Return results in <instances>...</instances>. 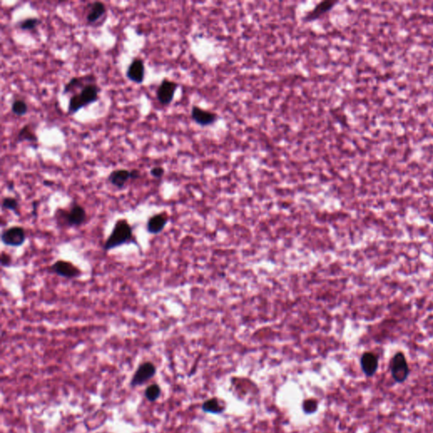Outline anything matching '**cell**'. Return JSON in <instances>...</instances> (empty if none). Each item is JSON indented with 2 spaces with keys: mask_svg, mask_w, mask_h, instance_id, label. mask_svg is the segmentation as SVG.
<instances>
[{
  "mask_svg": "<svg viewBox=\"0 0 433 433\" xmlns=\"http://www.w3.org/2000/svg\"><path fill=\"white\" fill-rule=\"evenodd\" d=\"M389 369L392 379L395 383L404 384V382L407 381L410 369L407 359L403 352H397L392 356L390 360Z\"/></svg>",
  "mask_w": 433,
  "mask_h": 433,
  "instance_id": "cell-4",
  "label": "cell"
},
{
  "mask_svg": "<svg viewBox=\"0 0 433 433\" xmlns=\"http://www.w3.org/2000/svg\"><path fill=\"white\" fill-rule=\"evenodd\" d=\"M26 234L21 226H12L3 230L1 241L3 244L11 247H20L26 242Z\"/></svg>",
  "mask_w": 433,
  "mask_h": 433,
  "instance_id": "cell-6",
  "label": "cell"
},
{
  "mask_svg": "<svg viewBox=\"0 0 433 433\" xmlns=\"http://www.w3.org/2000/svg\"><path fill=\"white\" fill-rule=\"evenodd\" d=\"M56 221L67 227H79L87 220V212L83 206L78 203L72 204L69 210L58 208L56 211Z\"/></svg>",
  "mask_w": 433,
  "mask_h": 433,
  "instance_id": "cell-3",
  "label": "cell"
},
{
  "mask_svg": "<svg viewBox=\"0 0 433 433\" xmlns=\"http://www.w3.org/2000/svg\"><path fill=\"white\" fill-rule=\"evenodd\" d=\"M161 396V387L158 384H151L145 390V397L149 402L157 401Z\"/></svg>",
  "mask_w": 433,
  "mask_h": 433,
  "instance_id": "cell-19",
  "label": "cell"
},
{
  "mask_svg": "<svg viewBox=\"0 0 433 433\" xmlns=\"http://www.w3.org/2000/svg\"><path fill=\"white\" fill-rule=\"evenodd\" d=\"M131 179V171L126 169H118L112 172L108 178L109 183L118 189H122Z\"/></svg>",
  "mask_w": 433,
  "mask_h": 433,
  "instance_id": "cell-14",
  "label": "cell"
},
{
  "mask_svg": "<svg viewBox=\"0 0 433 433\" xmlns=\"http://www.w3.org/2000/svg\"><path fill=\"white\" fill-rule=\"evenodd\" d=\"M133 229L125 218L118 219L114 224V229L103 244V250H113L123 244L135 243Z\"/></svg>",
  "mask_w": 433,
  "mask_h": 433,
  "instance_id": "cell-1",
  "label": "cell"
},
{
  "mask_svg": "<svg viewBox=\"0 0 433 433\" xmlns=\"http://www.w3.org/2000/svg\"><path fill=\"white\" fill-rule=\"evenodd\" d=\"M150 174L152 177L156 178V179H161L164 175V169L162 167H153L151 169Z\"/></svg>",
  "mask_w": 433,
  "mask_h": 433,
  "instance_id": "cell-25",
  "label": "cell"
},
{
  "mask_svg": "<svg viewBox=\"0 0 433 433\" xmlns=\"http://www.w3.org/2000/svg\"><path fill=\"white\" fill-rule=\"evenodd\" d=\"M141 172L138 169H133L131 171V180H137L141 178Z\"/></svg>",
  "mask_w": 433,
  "mask_h": 433,
  "instance_id": "cell-26",
  "label": "cell"
},
{
  "mask_svg": "<svg viewBox=\"0 0 433 433\" xmlns=\"http://www.w3.org/2000/svg\"><path fill=\"white\" fill-rule=\"evenodd\" d=\"M302 409L303 411H304L305 414H308V415L314 414V413L317 411V409H318V402H317V399H315V398L305 399V400H304V402H303Z\"/></svg>",
  "mask_w": 433,
  "mask_h": 433,
  "instance_id": "cell-23",
  "label": "cell"
},
{
  "mask_svg": "<svg viewBox=\"0 0 433 433\" xmlns=\"http://www.w3.org/2000/svg\"><path fill=\"white\" fill-rule=\"evenodd\" d=\"M361 371L366 378H372L378 372L379 360L378 355L372 352H364L360 359Z\"/></svg>",
  "mask_w": 433,
  "mask_h": 433,
  "instance_id": "cell-9",
  "label": "cell"
},
{
  "mask_svg": "<svg viewBox=\"0 0 433 433\" xmlns=\"http://www.w3.org/2000/svg\"><path fill=\"white\" fill-rule=\"evenodd\" d=\"M192 118L197 125L201 126H209L215 124L218 119V114L212 111L206 110L198 106H193L191 113Z\"/></svg>",
  "mask_w": 433,
  "mask_h": 433,
  "instance_id": "cell-10",
  "label": "cell"
},
{
  "mask_svg": "<svg viewBox=\"0 0 433 433\" xmlns=\"http://www.w3.org/2000/svg\"><path fill=\"white\" fill-rule=\"evenodd\" d=\"M156 373L157 367L151 361H145L144 363L141 364L131 378V387L142 386L146 382L151 380V378H154Z\"/></svg>",
  "mask_w": 433,
  "mask_h": 433,
  "instance_id": "cell-5",
  "label": "cell"
},
{
  "mask_svg": "<svg viewBox=\"0 0 433 433\" xmlns=\"http://www.w3.org/2000/svg\"><path fill=\"white\" fill-rule=\"evenodd\" d=\"M90 10L87 15V21L89 24H94L106 13V6L101 2H95L89 5Z\"/></svg>",
  "mask_w": 433,
  "mask_h": 433,
  "instance_id": "cell-16",
  "label": "cell"
},
{
  "mask_svg": "<svg viewBox=\"0 0 433 433\" xmlns=\"http://www.w3.org/2000/svg\"><path fill=\"white\" fill-rule=\"evenodd\" d=\"M19 207H20L19 201L15 197L7 196V197L3 198V201H2V208L3 209L9 210V211L15 212V215L20 216Z\"/></svg>",
  "mask_w": 433,
  "mask_h": 433,
  "instance_id": "cell-20",
  "label": "cell"
},
{
  "mask_svg": "<svg viewBox=\"0 0 433 433\" xmlns=\"http://www.w3.org/2000/svg\"><path fill=\"white\" fill-rule=\"evenodd\" d=\"M201 410H203L205 413L218 415V414L224 412V410H226V406L221 398L219 399L217 397H214V398H209L204 402L201 405Z\"/></svg>",
  "mask_w": 433,
  "mask_h": 433,
  "instance_id": "cell-15",
  "label": "cell"
},
{
  "mask_svg": "<svg viewBox=\"0 0 433 433\" xmlns=\"http://www.w3.org/2000/svg\"><path fill=\"white\" fill-rule=\"evenodd\" d=\"M41 23L38 18H28L18 23V27L23 31H32Z\"/></svg>",
  "mask_w": 433,
  "mask_h": 433,
  "instance_id": "cell-22",
  "label": "cell"
},
{
  "mask_svg": "<svg viewBox=\"0 0 433 433\" xmlns=\"http://www.w3.org/2000/svg\"><path fill=\"white\" fill-rule=\"evenodd\" d=\"M38 137L35 132L29 125H26L21 129L18 133V141L19 142H30V143H38Z\"/></svg>",
  "mask_w": 433,
  "mask_h": 433,
  "instance_id": "cell-18",
  "label": "cell"
},
{
  "mask_svg": "<svg viewBox=\"0 0 433 433\" xmlns=\"http://www.w3.org/2000/svg\"><path fill=\"white\" fill-rule=\"evenodd\" d=\"M178 84L176 82L164 79L161 82L157 90V98L158 102L163 105L171 103L175 97V92L177 90Z\"/></svg>",
  "mask_w": 433,
  "mask_h": 433,
  "instance_id": "cell-8",
  "label": "cell"
},
{
  "mask_svg": "<svg viewBox=\"0 0 433 433\" xmlns=\"http://www.w3.org/2000/svg\"><path fill=\"white\" fill-rule=\"evenodd\" d=\"M338 3L337 1L335 0H325L322 1L320 3H317V5L315 6L313 9H311V11L308 12L305 17L303 18L304 21L306 22H311L314 21L320 17H322L323 15H325L329 11H331L332 9L335 8V6Z\"/></svg>",
  "mask_w": 433,
  "mask_h": 433,
  "instance_id": "cell-11",
  "label": "cell"
},
{
  "mask_svg": "<svg viewBox=\"0 0 433 433\" xmlns=\"http://www.w3.org/2000/svg\"><path fill=\"white\" fill-rule=\"evenodd\" d=\"M11 110L13 114H15L17 116H23L27 113L28 111V107L26 102H24L23 100H15L12 102Z\"/></svg>",
  "mask_w": 433,
  "mask_h": 433,
  "instance_id": "cell-21",
  "label": "cell"
},
{
  "mask_svg": "<svg viewBox=\"0 0 433 433\" xmlns=\"http://www.w3.org/2000/svg\"><path fill=\"white\" fill-rule=\"evenodd\" d=\"M100 92L101 89L96 83L90 82L86 85L80 93L74 94L70 97L68 106V114L72 115L88 105L96 102L98 100Z\"/></svg>",
  "mask_w": 433,
  "mask_h": 433,
  "instance_id": "cell-2",
  "label": "cell"
},
{
  "mask_svg": "<svg viewBox=\"0 0 433 433\" xmlns=\"http://www.w3.org/2000/svg\"><path fill=\"white\" fill-rule=\"evenodd\" d=\"M95 80L93 76H87L84 77H73L70 82H68L67 84L64 86V94L70 93L71 91L77 89V88H84L86 85L93 82Z\"/></svg>",
  "mask_w": 433,
  "mask_h": 433,
  "instance_id": "cell-17",
  "label": "cell"
},
{
  "mask_svg": "<svg viewBox=\"0 0 433 433\" xmlns=\"http://www.w3.org/2000/svg\"><path fill=\"white\" fill-rule=\"evenodd\" d=\"M126 76L131 82L137 84L143 83L145 78V65L143 59L139 58H134L128 67Z\"/></svg>",
  "mask_w": 433,
  "mask_h": 433,
  "instance_id": "cell-12",
  "label": "cell"
},
{
  "mask_svg": "<svg viewBox=\"0 0 433 433\" xmlns=\"http://www.w3.org/2000/svg\"><path fill=\"white\" fill-rule=\"evenodd\" d=\"M0 263L3 268H9L12 265V257L9 253L2 251L0 256Z\"/></svg>",
  "mask_w": 433,
  "mask_h": 433,
  "instance_id": "cell-24",
  "label": "cell"
},
{
  "mask_svg": "<svg viewBox=\"0 0 433 433\" xmlns=\"http://www.w3.org/2000/svg\"><path fill=\"white\" fill-rule=\"evenodd\" d=\"M53 184H54V183H53V182H52V181H44V185L45 186H52V185H53Z\"/></svg>",
  "mask_w": 433,
  "mask_h": 433,
  "instance_id": "cell-27",
  "label": "cell"
},
{
  "mask_svg": "<svg viewBox=\"0 0 433 433\" xmlns=\"http://www.w3.org/2000/svg\"><path fill=\"white\" fill-rule=\"evenodd\" d=\"M49 270L64 279H77L82 276V272L70 262L64 260H58L49 267Z\"/></svg>",
  "mask_w": 433,
  "mask_h": 433,
  "instance_id": "cell-7",
  "label": "cell"
},
{
  "mask_svg": "<svg viewBox=\"0 0 433 433\" xmlns=\"http://www.w3.org/2000/svg\"><path fill=\"white\" fill-rule=\"evenodd\" d=\"M169 222V217L166 212H160L149 218L146 223V230L151 235H158L165 228Z\"/></svg>",
  "mask_w": 433,
  "mask_h": 433,
  "instance_id": "cell-13",
  "label": "cell"
}]
</instances>
